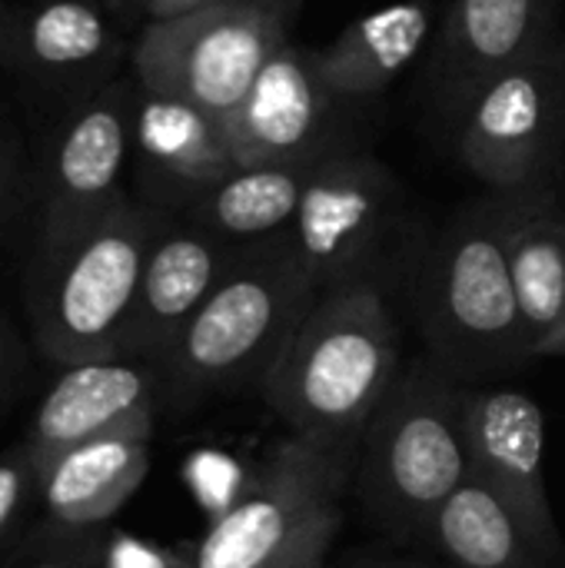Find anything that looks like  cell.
<instances>
[{
	"label": "cell",
	"mask_w": 565,
	"mask_h": 568,
	"mask_svg": "<svg viewBox=\"0 0 565 568\" xmlns=\"http://www.w3.org/2000/svg\"><path fill=\"white\" fill-rule=\"evenodd\" d=\"M316 296L320 286L290 230L246 243L157 363L160 403L190 413L210 399L260 386Z\"/></svg>",
	"instance_id": "6da1fadb"
},
{
	"label": "cell",
	"mask_w": 565,
	"mask_h": 568,
	"mask_svg": "<svg viewBox=\"0 0 565 568\" xmlns=\"http://www.w3.org/2000/svg\"><path fill=\"white\" fill-rule=\"evenodd\" d=\"M400 369V326L386 293L373 283H350L316 296L260 393L290 433L360 446Z\"/></svg>",
	"instance_id": "7a4b0ae2"
},
{
	"label": "cell",
	"mask_w": 565,
	"mask_h": 568,
	"mask_svg": "<svg viewBox=\"0 0 565 568\" xmlns=\"http://www.w3.org/2000/svg\"><path fill=\"white\" fill-rule=\"evenodd\" d=\"M466 386L436 359H416L363 429L353 489L370 523L400 542H420L470 479Z\"/></svg>",
	"instance_id": "3957f363"
},
{
	"label": "cell",
	"mask_w": 565,
	"mask_h": 568,
	"mask_svg": "<svg viewBox=\"0 0 565 568\" xmlns=\"http://www.w3.org/2000/svg\"><path fill=\"white\" fill-rule=\"evenodd\" d=\"M413 310L436 359L460 383L513 369L529 339L506 253V196L453 220L416 263Z\"/></svg>",
	"instance_id": "277c9868"
},
{
	"label": "cell",
	"mask_w": 565,
	"mask_h": 568,
	"mask_svg": "<svg viewBox=\"0 0 565 568\" xmlns=\"http://www.w3.org/2000/svg\"><path fill=\"white\" fill-rule=\"evenodd\" d=\"M163 220V210L123 200L70 240L33 243L23 296L33 339L50 363L120 356L143 263Z\"/></svg>",
	"instance_id": "5b68a950"
},
{
	"label": "cell",
	"mask_w": 565,
	"mask_h": 568,
	"mask_svg": "<svg viewBox=\"0 0 565 568\" xmlns=\"http://www.w3.org/2000/svg\"><path fill=\"white\" fill-rule=\"evenodd\" d=\"M290 17L293 0H220L150 20L133 47L137 83L226 126L270 57L290 43Z\"/></svg>",
	"instance_id": "8992f818"
},
{
	"label": "cell",
	"mask_w": 565,
	"mask_h": 568,
	"mask_svg": "<svg viewBox=\"0 0 565 568\" xmlns=\"http://www.w3.org/2000/svg\"><path fill=\"white\" fill-rule=\"evenodd\" d=\"M403 230V183L383 160L343 146L316 166L290 226L320 293L350 283H373L383 290L386 250Z\"/></svg>",
	"instance_id": "52a82bcc"
},
{
	"label": "cell",
	"mask_w": 565,
	"mask_h": 568,
	"mask_svg": "<svg viewBox=\"0 0 565 568\" xmlns=\"http://www.w3.org/2000/svg\"><path fill=\"white\" fill-rule=\"evenodd\" d=\"M360 446L320 443L286 433L256 476L190 556V568H253L290 542L316 513L340 503L356 479Z\"/></svg>",
	"instance_id": "ba28073f"
},
{
	"label": "cell",
	"mask_w": 565,
	"mask_h": 568,
	"mask_svg": "<svg viewBox=\"0 0 565 568\" xmlns=\"http://www.w3.org/2000/svg\"><path fill=\"white\" fill-rule=\"evenodd\" d=\"M565 133V47L493 77L460 120V156L496 193H533Z\"/></svg>",
	"instance_id": "9c48e42d"
},
{
	"label": "cell",
	"mask_w": 565,
	"mask_h": 568,
	"mask_svg": "<svg viewBox=\"0 0 565 568\" xmlns=\"http://www.w3.org/2000/svg\"><path fill=\"white\" fill-rule=\"evenodd\" d=\"M140 83H107L57 130L40 176L37 243H60L110 216L123 200V170L133 156Z\"/></svg>",
	"instance_id": "30bf717a"
},
{
	"label": "cell",
	"mask_w": 565,
	"mask_h": 568,
	"mask_svg": "<svg viewBox=\"0 0 565 568\" xmlns=\"http://www.w3.org/2000/svg\"><path fill=\"white\" fill-rule=\"evenodd\" d=\"M470 476L480 479L523 526L546 562L563 559V536L546 489L543 406L509 386H466Z\"/></svg>",
	"instance_id": "8fae6325"
},
{
	"label": "cell",
	"mask_w": 565,
	"mask_h": 568,
	"mask_svg": "<svg viewBox=\"0 0 565 568\" xmlns=\"http://www.w3.org/2000/svg\"><path fill=\"white\" fill-rule=\"evenodd\" d=\"M243 246L246 243L223 240L176 213H167L143 263L140 290L120 339V356L157 366L236 263Z\"/></svg>",
	"instance_id": "7c38bea8"
},
{
	"label": "cell",
	"mask_w": 565,
	"mask_h": 568,
	"mask_svg": "<svg viewBox=\"0 0 565 568\" xmlns=\"http://www.w3.org/2000/svg\"><path fill=\"white\" fill-rule=\"evenodd\" d=\"M553 7L556 0H453L433 57L440 113L460 123L493 77L553 43Z\"/></svg>",
	"instance_id": "4fadbf2b"
},
{
	"label": "cell",
	"mask_w": 565,
	"mask_h": 568,
	"mask_svg": "<svg viewBox=\"0 0 565 568\" xmlns=\"http://www.w3.org/2000/svg\"><path fill=\"white\" fill-rule=\"evenodd\" d=\"M333 103L336 97L320 77L316 50L283 43L226 123L236 163H293L336 150L330 136Z\"/></svg>",
	"instance_id": "5bb4252c"
},
{
	"label": "cell",
	"mask_w": 565,
	"mask_h": 568,
	"mask_svg": "<svg viewBox=\"0 0 565 568\" xmlns=\"http://www.w3.org/2000/svg\"><path fill=\"white\" fill-rule=\"evenodd\" d=\"M150 206L183 213L216 183L240 170L226 126L173 97L137 93L133 156Z\"/></svg>",
	"instance_id": "9a60e30c"
},
{
	"label": "cell",
	"mask_w": 565,
	"mask_h": 568,
	"mask_svg": "<svg viewBox=\"0 0 565 568\" xmlns=\"http://www.w3.org/2000/svg\"><path fill=\"white\" fill-rule=\"evenodd\" d=\"M160 403V373L153 363L110 356L63 366L60 379L50 386L33 413L27 449L43 469L63 449L103 436L110 429L130 426L137 419H153Z\"/></svg>",
	"instance_id": "2e32d148"
},
{
	"label": "cell",
	"mask_w": 565,
	"mask_h": 568,
	"mask_svg": "<svg viewBox=\"0 0 565 568\" xmlns=\"http://www.w3.org/2000/svg\"><path fill=\"white\" fill-rule=\"evenodd\" d=\"M150 439L153 419H137L53 456L40 469L37 493L57 532H80L110 519L140 489L150 469Z\"/></svg>",
	"instance_id": "e0dca14e"
},
{
	"label": "cell",
	"mask_w": 565,
	"mask_h": 568,
	"mask_svg": "<svg viewBox=\"0 0 565 568\" xmlns=\"http://www.w3.org/2000/svg\"><path fill=\"white\" fill-rule=\"evenodd\" d=\"M433 3L410 0L353 20L333 43L316 50L323 83L336 100H363L386 90L426 47Z\"/></svg>",
	"instance_id": "ac0fdd59"
},
{
	"label": "cell",
	"mask_w": 565,
	"mask_h": 568,
	"mask_svg": "<svg viewBox=\"0 0 565 568\" xmlns=\"http://www.w3.org/2000/svg\"><path fill=\"white\" fill-rule=\"evenodd\" d=\"M506 196V253L529 353L565 320V210L533 193Z\"/></svg>",
	"instance_id": "d6986e66"
},
{
	"label": "cell",
	"mask_w": 565,
	"mask_h": 568,
	"mask_svg": "<svg viewBox=\"0 0 565 568\" xmlns=\"http://www.w3.org/2000/svg\"><path fill=\"white\" fill-rule=\"evenodd\" d=\"M330 153L293 163L240 166L176 216L233 243H256L276 236L293 226L310 176Z\"/></svg>",
	"instance_id": "ffe728a7"
},
{
	"label": "cell",
	"mask_w": 565,
	"mask_h": 568,
	"mask_svg": "<svg viewBox=\"0 0 565 568\" xmlns=\"http://www.w3.org/2000/svg\"><path fill=\"white\" fill-rule=\"evenodd\" d=\"M420 542L446 559L450 568L546 566L513 513L473 476L443 503Z\"/></svg>",
	"instance_id": "44dd1931"
},
{
	"label": "cell",
	"mask_w": 565,
	"mask_h": 568,
	"mask_svg": "<svg viewBox=\"0 0 565 568\" xmlns=\"http://www.w3.org/2000/svg\"><path fill=\"white\" fill-rule=\"evenodd\" d=\"M10 33L17 63L57 83L90 77L117 57V33L93 0H40Z\"/></svg>",
	"instance_id": "7402d4cb"
},
{
	"label": "cell",
	"mask_w": 565,
	"mask_h": 568,
	"mask_svg": "<svg viewBox=\"0 0 565 568\" xmlns=\"http://www.w3.org/2000/svg\"><path fill=\"white\" fill-rule=\"evenodd\" d=\"M343 526V509L340 503L326 506L323 513H316L290 542H283L270 559H263L253 568H323L326 552L333 546V539L340 536Z\"/></svg>",
	"instance_id": "603a6c76"
},
{
	"label": "cell",
	"mask_w": 565,
	"mask_h": 568,
	"mask_svg": "<svg viewBox=\"0 0 565 568\" xmlns=\"http://www.w3.org/2000/svg\"><path fill=\"white\" fill-rule=\"evenodd\" d=\"M37 486H40V469L27 446L0 459V542L17 523V516L23 513L30 493H37Z\"/></svg>",
	"instance_id": "cb8c5ba5"
},
{
	"label": "cell",
	"mask_w": 565,
	"mask_h": 568,
	"mask_svg": "<svg viewBox=\"0 0 565 568\" xmlns=\"http://www.w3.org/2000/svg\"><path fill=\"white\" fill-rule=\"evenodd\" d=\"M100 568H190V559L160 549L153 542H143L137 536H123L117 532L100 556Z\"/></svg>",
	"instance_id": "d4e9b609"
},
{
	"label": "cell",
	"mask_w": 565,
	"mask_h": 568,
	"mask_svg": "<svg viewBox=\"0 0 565 568\" xmlns=\"http://www.w3.org/2000/svg\"><path fill=\"white\" fill-rule=\"evenodd\" d=\"M103 546L87 532H60V542L43 549L33 562L20 568H100Z\"/></svg>",
	"instance_id": "484cf974"
},
{
	"label": "cell",
	"mask_w": 565,
	"mask_h": 568,
	"mask_svg": "<svg viewBox=\"0 0 565 568\" xmlns=\"http://www.w3.org/2000/svg\"><path fill=\"white\" fill-rule=\"evenodd\" d=\"M17 190H20V160H17L13 150L0 140V230H3L7 220L13 216Z\"/></svg>",
	"instance_id": "4316f807"
},
{
	"label": "cell",
	"mask_w": 565,
	"mask_h": 568,
	"mask_svg": "<svg viewBox=\"0 0 565 568\" xmlns=\"http://www.w3.org/2000/svg\"><path fill=\"white\" fill-rule=\"evenodd\" d=\"M206 3H220V0H150V3H147V17H150V20H167V17L190 13V10L206 7Z\"/></svg>",
	"instance_id": "83f0119b"
},
{
	"label": "cell",
	"mask_w": 565,
	"mask_h": 568,
	"mask_svg": "<svg viewBox=\"0 0 565 568\" xmlns=\"http://www.w3.org/2000/svg\"><path fill=\"white\" fill-rule=\"evenodd\" d=\"M13 369H17V343H13L10 326L0 320V389H7Z\"/></svg>",
	"instance_id": "f1b7e54d"
},
{
	"label": "cell",
	"mask_w": 565,
	"mask_h": 568,
	"mask_svg": "<svg viewBox=\"0 0 565 568\" xmlns=\"http://www.w3.org/2000/svg\"><path fill=\"white\" fill-rule=\"evenodd\" d=\"M536 359H565V320L556 326V333L536 349Z\"/></svg>",
	"instance_id": "f546056e"
},
{
	"label": "cell",
	"mask_w": 565,
	"mask_h": 568,
	"mask_svg": "<svg viewBox=\"0 0 565 568\" xmlns=\"http://www.w3.org/2000/svg\"><path fill=\"white\" fill-rule=\"evenodd\" d=\"M117 3H123V7H143V10H147L150 0H117Z\"/></svg>",
	"instance_id": "4dcf8cb0"
},
{
	"label": "cell",
	"mask_w": 565,
	"mask_h": 568,
	"mask_svg": "<svg viewBox=\"0 0 565 568\" xmlns=\"http://www.w3.org/2000/svg\"><path fill=\"white\" fill-rule=\"evenodd\" d=\"M376 568H400V566H376ZM403 568H406V566H403Z\"/></svg>",
	"instance_id": "1f68e13d"
}]
</instances>
